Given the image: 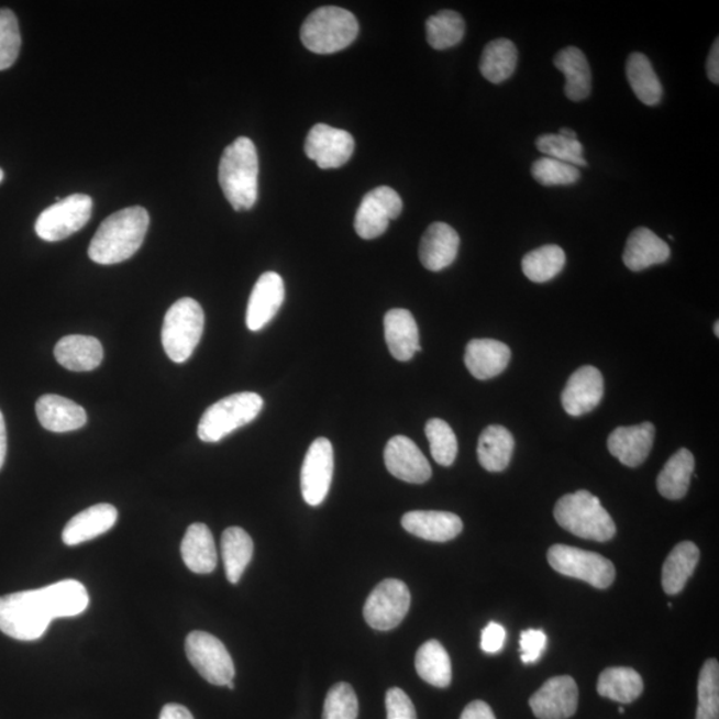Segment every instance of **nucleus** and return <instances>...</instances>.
I'll list each match as a JSON object with an SVG mask.
<instances>
[{
    "label": "nucleus",
    "instance_id": "f257e3e1",
    "mask_svg": "<svg viewBox=\"0 0 719 719\" xmlns=\"http://www.w3.org/2000/svg\"><path fill=\"white\" fill-rule=\"evenodd\" d=\"M148 225L150 214L143 207H129L112 213L95 233L88 256L102 266L129 261L142 247Z\"/></svg>",
    "mask_w": 719,
    "mask_h": 719
},
{
    "label": "nucleus",
    "instance_id": "f03ea898",
    "mask_svg": "<svg viewBox=\"0 0 719 719\" xmlns=\"http://www.w3.org/2000/svg\"><path fill=\"white\" fill-rule=\"evenodd\" d=\"M258 156L250 137H237L224 150L219 182L233 210L247 211L257 200Z\"/></svg>",
    "mask_w": 719,
    "mask_h": 719
},
{
    "label": "nucleus",
    "instance_id": "7ed1b4c3",
    "mask_svg": "<svg viewBox=\"0 0 719 719\" xmlns=\"http://www.w3.org/2000/svg\"><path fill=\"white\" fill-rule=\"evenodd\" d=\"M55 620L43 589L0 597V630L19 641H35Z\"/></svg>",
    "mask_w": 719,
    "mask_h": 719
},
{
    "label": "nucleus",
    "instance_id": "20e7f679",
    "mask_svg": "<svg viewBox=\"0 0 719 719\" xmlns=\"http://www.w3.org/2000/svg\"><path fill=\"white\" fill-rule=\"evenodd\" d=\"M553 513L561 528L579 539L605 542L616 535L613 519L588 490L561 497Z\"/></svg>",
    "mask_w": 719,
    "mask_h": 719
},
{
    "label": "nucleus",
    "instance_id": "39448f33",
    "mask_svg": "<svg viewBox=\"0 0 719 719\" xmlns=\"http://www.w3.org/2000/svg\"><path fill=\"white\" fill-rule=\"evenodd\" d=\"M358 35V23L349 10L325 5L302 23L301 42L314 54H334L351 46Z\"/></svg>",
    "mask_w": 719,
    "mask_h": 719
},
{
    "label": "nucleus",
    "instance_id": "423d86ee",
    "mask_svg": "<svg viewBox=\"0 0 719 719\" xmlns=\"http://www.w3.org/2000/svg\"><path fill=\"white\" fill-rule=\"evenodd\" d=\"M204 331V312L197 300L182 298L164 317L163 349L174 363H186L192 356Z\"/></svg>",
    "mask_w": 719,
    "mask_h": 719
},
{
    "label": "nucleus",
    "instance_id": "0eeeda50",
    "mask_svg": "<svg viewBox=\"0 0 719 719\" xmlns=\"http://www.w3.org/2000/svg\"><path fill=\"white\" fill-rule=\"evenodd\" d=\"M264 401L255 392H240L214 402L201 416L198 434L204 443H218L236 429L250 424L262 412Z\"/></svg>",
    "mask_w": 719,
    "mask_h": 719
},
{
    "label": "nucleus",
    "instance_id": "6e6552de",
    "mask_svg": "<svg viewBox=\"0 0 719 719\" xmlns=\"http://www.w3.org/2000/svg\"><path fill=\"white\" fill-rule=\"evenodd\" d=\"M549 564L563 576L582 579L597 589H607L616 579V567L601 554L583 549L553 545L547 551Z\"/></svg>",
    "mask_w": 719,
    "mask_h": 719
},
{
    "label": "nucleus",
    "instance_id": "1a4fd4ad",
    "mask_svg": "<svg viewBox=\"0 0 719 719\" xmlns=\"http://www.w3.org/2000/svg\"><path fill=\"white\" fill-rule=\"evenodd\" d=\"M92 214V199L75 193L46 208L35 223L36 235L46 242H60L84 229Z\"/></svg>",
    "mask_w": 719,
    "mask_h": 719
},
{
    "label": "nucleus",
    "instance_id": "9d476101",
    "mask_svg": "<svg viewBox=\"0 0 719 719\" xmlns=\"http://www.w3.org/2000/svg\"><path fill=\"white\" fill-rule=\"evenodd\" d=\"M189 662L201 677L217 686H226L235 677V665L224 643L206 632L189 633L186 640Z\"/></svg>",
    "mask_w": 719,
    "mask_h": 719
},
{
    "label": "nucleus",
    "instance_id": "9b49d317",
    "mask_svg": "<svg viewBox=\"0 0 719 719\" xmlns=\"http://www.w3.org/2000/svg\"><path fill=\"white\" fill-rule=\"evenodd\" d=\"M411 608V591L399 579H386L376 586L364 605V618L370 628L387 632L400 626Z\"/></svg>",
    "mask_w": 719,
    "mask_h": 719
},
{
    "label": "nucleus",
    "instance_id": "f8f14e48",
    "mask_svg": "<svg viewBox=\"0 0 719 719\" xmlns=\"http://www.w3.org/2000/svg\"><path fill=\"white\" fill-rule=\"evenodd\" d=\"M402 200L395 189L381 186L372 189L360 203L355 230L360 237L372 240L387 231L390 220L400 217Z\"/></svg>",
    "mask_w": 719,
    "mask_h": 719
},
{
    "label": "nucleus",
    "instance_id": "ddd939ff",
    "mask_svg": "<svg viewBox=\"0 0 719 719\" xmlns=\"http://www.w3.org/2000/svg\"><path fill=\"white\" fill-rule=\"evenodd\" d=\"M334 468L333 446L324 438L314 440L301 468V494L308 506L319 507L330 494Z\"/></svg>",
    "mask_w": 719,
    "mask_h": 719
},
{
    "label": "nucleus",
    "instance_id": "4468645a",
    "mask_svg": "<svg viewBox=\"0 0 719 719\" xmlns=\"http://www.w3.org/2000/svg\"><path fill=\"white\" fill-rule=\"evenodd\" d=\"M305 150L309 159L320 168H339L351 159L355 141L350 132L319 123L309 131Z\"/></svg>",
    "mask_w": 719,
    "mask_h": 719
},
{
    "label": "nucleus",
    "instance_id": "2eb2a0df",
    "mask_svg": "<svg viewBox=\"0 0 719 719\" xmlns=\"http://www.w3.org/2000/svg\"><path fill=\"white\" fill-rule=\"evenodd\" d=\"M533 715L539 719H567L578 706V687L569 676L547 679L529 699Z\"/></svg>",
    "mask_w": 719,
    "mask_h": 719
},
{
    "label": "nucleus",
    "instance_id": "dca6fc26",
    "mask_svg": "<svg viewBox=\"0 0 719 719\" xmlns=\"http://www.w3.org/2000/svg\"><path fill=\"white\" fill-rule=\"evenodd\" d=\"M384 462L390 475L409 484H424L432 477V468L424 453L407 436H395L384 451Z\"/></svg>",
    "mask_w": 719,
    "mask_h": 719
},
{
    "label": "nucleus",
    "instance_id": "f3484780",
    "mask_svg": "<svg viewBox=\"0 0 719 719\" xmlns=\"http://www.w3.org/2000/svg\"><path fill=\"white\" fill-rule=\"evenodd\" d=\"M604 397V377L591 365L578 368L567 380L561 395L565 412L579 418L599 406Z\"/></svg>",
    "mask_w": 719,
    "mask_h": 719
},
{
    "label": "nucleus",
    "instance_id": "a211bd4d",
    "mask_svg": "<svg viewBox=\"0 0 719 719\" xmlns=\"http://www.w3.org/2000/svg\"><path fill=\"white\" fill-rule=\"evenodd\" d=\"M286 299V287L283 277L276 273H266L258 277L247 307L248 330L262 331L273 320Z\"/></svg>",
    "mask_w": 719,
    "mask_h": 719
},
{
    "label": "nucleus",
    "instance_id": "6ab92c4d",
    "mask_svg": "<svg viewBox=\"0 0 719 719\" xmlns=\"http://www.w3.org/2000/svg\"><path fill=\"white\" fill-rule=\"evenodd\" d=\"M655 438V428L652 422H642L640 425L620 427L610 433L608 450L618 462L629 468H635L645 463L651 454Z\"/></svg>",
    "mask_w": 719,
    "mask_h": 719
},
{
    "label": "nucleus",
    "instance_id": "aec40b11",
    "mask_svg": "<svg viewBox=\"0 0 719 719\" xmlns=\"http://www.w3.org/2000/svg\"><path fill=\"white\" fill-rule=\"evenodd\" d=\"M460 248V236L446 223H433L428 226L420 243V262L428 270L440 273L456 261Z\"/></svg>",
    "mask_w": 719,
    "mask_h": 719
},
{
    "label": "nucleus",
    "instance_id": "412c9836",
    "mask_svg": "<svg viewBox=\"0 0 719 719\" xmlns=\"http://www.w3.org/2000/svg\"><path fill=\"white\" fill-rule=\"evenodd\" d=\"M401 526L416 538L446 542L463 532V521L457 515L438 510H413L402 516Z\"/></svg>",
    "mask_w": 719,
    "mask_h": 719
},
{
    "label": "nucleus",
    "instance_id": "4be33fe9",
    "mask_svg": "<svg viewBox=\"0 0 719 719\" xmlns=\"http://www.w3.org/2000/svg\"><path fill=\"white\" fill-rule=\"evenodd\" d=\"M512 352L507 344L494 339H475L466 345V369L477 380H489L507 369Z\"/></svg>",
    "mask_w": 719,
    "mask_h": 719
},
{
    "label": "nucleus",
    "instance_id": "5701e85b",
    "mask_svg": "<svg viewBox=\"0 0 719 719\" xmlns=\"http://www.w3.org/2000/svg\"><path fill=\"white\" fill-rule=\"evenodd\" d=\"M384 333L390 355L399 362H409L421 352L419 327L407 309H390L384 318Z\"/></svg>",
    "mask_w": 719,
    "mask_h": 719
},
{
    "label": "nucleus",
    "instance_id": "b1692460",
    "mask_svg": "<svg viewBox=\"0 0 719 719\" xmlns=\"http://www.w3.org/2000/svg\"><path fill=\"white\" fill-rule=\"evenodd\" d=\"M671 247L652 230L639 226L628 237L622 261L633 273L664 264L671 257Z\"/></svg>",
    "mask_w": 719,
    "mask_h": 719
},
{
    "label": "nucleus",
    "instance_id": "393cba45",
    "mask_svg": "<svg viewBox=\"0 0 719 719\" xmlns=\"http://www.w3.org/2000/svg\"><path fill=\"white\" fill-rule=\"evenodd\" d=\"M36 416L42 427L49 432L78 431L87 422L84 407L58 395H44L36 401Z\"/></svg>",
    "mask_w": 719,
    "mask_h": 719
},
{
    "label": "nucleus",
    "instance_id": "a878e982",
    "mask_svg": "<svg viewBox=\"0 0 719 719\" xmlns=\"http://www.w3.org/2000/svg\"><path fill=\"white\" fill-rule=\"evenodd\" d=\"M118 510L111 504H98L73 517L67 522L62 539L68 546L84 544L109 532L115 526Z\"/></svg>",
    "mask_w": 719,
    "mask_h": 719
},
{
    "label": "nucleus",
    "instance_id": "bb28decb",
    "mask_svg": "<svg viewBox=\"0 0 719 719\" xmlns=\"http://www.w3.org/2000/svg\"><path fill=\"white\" fill-rule=\"evenodd\" d=\"M54 355L62 367L73 372H90L103 362V346L98 339L69 334L56 344Z\"/></svg>",
    "mask_w": 719,
    "mask_h": 719
},
{
    "label": "nucleus",
    "instance_id": "cd10ccee",
    "mask_svg": "<svg viewBox=\"0 0 719 719\" xmlns=\"http://www.w3.org/2000/svg\"><path fill=\"white\" fill-rule=\"evenodd\" d=\"M180 552L188 569L193 573L208 574L217 569V546L210 529L204 523H192L187 529Z\"/></svg>",
    "mask_w": 719,
    "mask_h": 719
},
{
    "label": "nucleus",
    "instance_id": "c85d7f7f",
    "mask_svg": "<svg viewBox=\"0 0 719 719\" xmlns=\"http://www.w3.org/2000/svg\"><path fill=\"white\" fill-rule=\"evenodd\" d=\"M554 66L565 75V95L572 102H582L591 92V71L582 49L565 47L554 56Z\"/></svg>",
    "mask_w": 719,
    "mask_h": 719
},
{
    "label": "nucleus",
    "instance_id": "c756f323",
    "mask_svg": "<svg viewBox=\"0 0 719 719\" xmlns=\"http://www.w3.org/2000/svg\"><path fill=\"white\" fill-rule=\"evenodd\" d=\"M515 439L502 425H489L479 434L477 457L483 468L488 472L506 471L512 460Z\"/></svg>",
    "mask_w": 719,
    "mask_h": 719
},
{
    "label": "nucleus",
    "instance_id": "7c9ffc66",
    "mask_svg": "<svg viewBox=\"0 0 719 719\" xmlns=\"http://www.w3.org/2000/svg\"><path fill=\"white\" fill-rule=\"evenodd\" d=\"M699 549L690 541L679 542L668 554L662 567V588L666 595L676 596L685 589L699 561Z\"/></svg>",
    "mask_w": 719,
    "mask_h": 719
},
{
    "label": "nucleus",
    "instance_id": "2f4dec72",
    "mask_svg": "<svg viewBox=\"0 0 719 719\" xmlns=\"http://www.w3.org/2000/svg\"><path fill=\"white\" fill-rule=\"evenodd\" d=\"M693 453L689 450L677 451L660 472L657 477V489L662 497L667 500H681L689 490L692 476L694 473Z\"/></svg>",
    "mask_w": 719,
    "mask_h": 719
},
{
    "label": "nucleus",
    "instance_id": "473e14b6",
    "mask_svg": "<svg viewBox=\"0 0 719 719\" xmlns=\"http://www.w3.org/2000/svg\"><path fill=\"white\" fill-rule=\"evenodd\" d=\"M517 62H519V52L516 44L506 37H500L491 41L484 48L479 59V71L490 84L500 85L512 77Z\"/></svg>",
    "mask_w": 719,
    "mask_h": 719
},
{
    "label": "nucleus",
    "instance_id": "72a5a7b5",
    "mask_svg": "<svg viewBox=\"0 0 719 719\" xmlns=\"http://www.w3.org/2000/svg\"><path fill=\"white\" fill-rule=\"evenodd\" d=\"M599 696L618 704H632L641 697L643 681L632 667H608L599 674Z\"/></svg>",
    "mask_w": 719,
    "mask_h": 719
},
{
    "label": "nucleus",
    "instance_id": "f704fd0d",
    "mask_svg": "<svg viewBox=\"0 0 719 719\" xmlns=\"http://www.w3.org/2000/svg\"><path fill=\"white\" fill-rule=\"evenodd\" d=\"M222 557L226 578L231 584H237L254 557L251 535L242 528L225 529L222 535Z\"/></svg>",
    "mask_w": 719,
    "mask_h": 719
},
{
    "label": "nucleus",
    "instance_id": "c9c22d12",
    "mask_svg": "<svg viewBox=\"0 0 719 719\" xmlns=\"http://www.w3.org/2000/svg\"><path fill=\"white\" fill-rule=\"evenodd\" d=\"M627 78L640 102L651 107L660 104L664 88L646 55L634 53L629 56Z\"/></svg>",
    "mask_w": 719,
    "mask_h": 719
},
{
    "label": "nucleus",
    "instance_id": "e433bc0d",
    "mask_svg": "<svg viewBox=\"0 0 719 719\" xmlns=\"http://www.w3.org/2000/svg\"><path fill=\"white\" fill-rule=\"evenodd\" d=\"M416 671L425 683L444 689L452 683V664L450 654L436 640L424 643L416 654Z\"/></svg>",
    "mask_w": 719,
    "mask_h": 719
},
{
    "label": "nucleus",
    "instance_id": "4c0bfd02",
    "mask_svg": "<svg viewBox=\"0 0 719 719\" xmlns=\"http://www.w3.org/2000/svg\"><path fill=\"white\" fill-rule=\"evenodd\" d=\"M42 589L54 618L79 616L90 604L85 585L75 579H66V582L48 585Z\"/></svg>",
    "mask_w": 719,
    "mask_h": 719
},
{
    "label": "nucleus",
    "instance_id": "58836bf2",
    "mask_svg": "<svg viewBox=\"0 0 719 719\" xmlns=\"http://www.w3.org/2000/svg\"><path fill=\"white\" fill-rule=\"evenodd\" d=\"M565 264V251L556 244H547L523 256L521 268L529 280L542 284L563 273Z\"/></svg>",
    "mask_w": 719,
    "mask_h": 719
},
{
    "label": "nucleus",
    "instance_id": "ea45409f",
    "mask_svg": "<svg viewBox=\"0 0 719 719\" xmlns=\"http://www.w3.org/2000/svg\"><path fill=\"white\" fill-rule=\"evenodd\" d=\"M425 31L427 41L432 48L447 49L463 41L465 22L458 12L444 10L428 19Z\"/></svg>",
    "mask_w": 719,
    "mask_h": 719
},
{
    "label": "nucleus",
    "instance_id": "a19ab883",
    "mask_svg": "<svg viewBox=\"0 0 719 719\" xmlns=\"http://www.w3.org/2000/svg\"><path fill=\"white\" fill-rule=\"evenodd\" d=\"M696 719H719V664L715 659L706 661L699 673Z\"/></svg>",
    "mask_w": 719,
    "mask_h": 719
},
{
    "label": "nucleus",
    "instance_id": "79ce46f5",
    "mask_svg": "<svg viewBox=\"0 0 719 719\" xmlns=\"http://www.w3.org/2000/svg\"><path fill=\"white\" fill-rule=\"evenodd\" d=\"M425 434L434 462L441 466H451L458 452L457 438L451 425L444 420H429L425 425Z\"/></svg>",
    "mask_w": 719,
    "mask_h": 719
},
{
    "label": "nucleus",
    "instance_id": "37998d69",
    "mask_svg": "<svg viewBox=\"0 0 719 719\" xmlns=\"http://www.w3.org/2000/svg\"><path fill=\"white\" fill-rule=\"evenodd\" d=\"M541 154L574 167H586L588 162L584 157V146L577 139H567L560 134H544L535 141Z\"/></svg>",
    "mask_w": 719,
    "mask_h": 719
},
{
    "label": "nucleus",
    "instance_id": "c03bdc74",
    "mask_svg": "<svg viewBox=\"0 0 719 719\" xmlns=\"http://www.w3.org/2000/svg\"><path fill=\"white\" fill-rule=\"evenodd\" d=\"M531 172L534 180L546 187L571 186L582 178L577 167L546 156L534 162Z\"/></svg>",
    "mask_w": 719,
    "mask_h": 719
},
{
    "label": "nucleus",
    "instance_id": "a18cd8bd",
    "mask_svg": "<svg viewBox=\"0 0 719 719\" xmlns=\"http://www.w3.org/2000/svg\"><path fill=\"white\" fill-rule=\"evenodd\" d=\"M21 31L18 19L9 9L0 10V71L10 68L21 52Z\"/></svg>",
    "mask_w": 719,
    "mask_h": 719
},
{
    "label": "nucleus",
    "instance_id": "49530a36",
    "mask_svg": "<svg viewBox=\"0 0 719 719\" xmlns=\"http://www.w3.org/2000/svg\"><path fill=\"white\" fill-rule=\"evenodd\" d=\"M358 701L350 684L339 683L327 694L323 719H357Z\"/></svg>",
    "mask_w": 719,
    "mask_h": 719
},
{
    "label": "nucleus",
    "instance_id": "de8ad7c7",
    "mask_svg": "<svg viewBox=\"0 0 719 719\" xmlns=\"http://www.w3.org/2000/svg\"><path fill=\"white\" fill-rule=\"evenodd\" d=\"M546 641V634L540 629H529L522 632L520 646L523 664L528 665L538 662L545 651Z\"/></svg>",
    "mask_w": 719,
    "mask_h": 719
},
{
    "label": "nucleus",
    "instance_id": "09e8293b",
    "mask_svg": "<svg viewBox=\"0 0 719 719\" xmlns=\"http://www.w3.org/2000/svg\"><path fill=\"white\" fill-rule=\"evenodd\" d=\"M386 706L388 719H418L411 698L399 687L388 690Z\"/></svg>",
    "mask_w": 719,
    "mask_h": 719
},
{
    "label": "nucleus",
    "instance_id": "8fccbe9b",
    "mask_svg": "<svg viewBox=\"0 0 719 719\" xmlns=\"http://www.w3.org/2000/svg\"><path fill=\"white\" fill-rule=\"evenodd\" d=\"M507 632L500 623L490 622L483 630L482 649L485 653L494 654L501 651L506 643Z\"/></svg>",
    "mask_w": 719,
    "mask_h": 719
},
{
    "label": "nucleus",
    "instance_id": "3c124183",
    "mask_svg": "<svg viewBox=\"0 0 719 719\" xmlns=\"http://www.w3.org/2000/svg\"><path fill=\"white\" fill-rule=\"evenodd\" d=\"M460 719H497L494 710L484 701H473L463 711Z\"/></svg>",
    "mask_w": 719,
    "mask_h": 719
},
{
    "label": "nucleus",
    "instance_id": "603ef678",
    "mask_svg": "<svg viewBox=\"0 0 719 719\" xmlns=\"http://www.w3.org/2000/svg\"><path fill=\"white\" fill-rule=\"evenodd\" d=\"M706 73H708V77L711 84L715 85L719 84V41L718 40H716L715 44H712V47L710 49V54L708 56V63H706Z\"/></svg>",
    "mask_w": 719,
    "mask_h": 719
},
{
    "label": "nucleus",
    "instance_id": "864d4df0",
    "mask_svg": "<svg viewBox=\"0 0 719 719\" xmlns=\"http://www.w3.org/2000/svg\"><path fill=\"white\" fill-rule=\"evenodd\" d=\"M159 719H193L191 711L178 704L164 706Z\"/></svg>",
    "mask_w": 719,
    "mask_h": 719
},
{
    "label": "nucleus",
    "instance_id": "5fc2aeb1",
    "mask_svg": "<svg viewBox=\"0 0 719 719\" xmlns=\"http://www.w3.org/2000/svg\"><path fill=\"white\" fill-rule=\"evenodd\" d=\"M5 454H8V432H5L3 413L0 412V469L4 464Z\"/></svg>",
    "mask_w": 719,
    "mask_h": 719
},
{
    "label": "nucleus",
    "instance_id": "6e6d98bb",
    "mask_svg": "<svg viewBox=\"0 0 719 719\" xmlns=\"http://www.w3.org/2000/svg\"><path fill=\"white\" fill-rule=\"evenodd\" d=\"M558 134L567 139H577L576 132L571 129H561Z\"/></svg>",
    "mask_w": 719,
    "mask_h": 719
},
{
    "label": "nucleus",
    "instance_id": "4d7b16f0",
    "mask_svg": "<svg viewBox=\"0 0 719 719\" xmlns=\"http://www.w3.org/2000/svg\"><path fill=\"white\" fill-rule=\"evenodd\" d=\"M715 333H716V336L719 338V323H718V321H716V324H715Z\"/></svg>",
    "mask_w": 719,
    "mask_h": 719
},
{
    "label": "nucleus",
    "instance_id": "13d9d810",
    "mask_svg": "<svg viewBox=\"0 0 719 719\" xmlns=\"http://www.w3.org/2000/svg\"><path fill=\"white\" fill-rule=\"evenodd\" d=\"M3 178H4V173H3V169H2V168H0V181H2V180H3Z\"/></svg>",
    "mask_w": 719,
    "mask_h": 719
},
{
    "label": "nucleus",
    "instance_id": "bf43d9fd",
    "mask_svg": "<svg viewBox=\"0 0 719 719\" xmlns=\"http://www.w3.org/2000/svg\"><path fill=\"white\" fill-rule=\"evenodd\" d=\"M226 687H230V689H235V685H233L232 681L231 683L226 684Z\"/></svg>",
    "mask_w": 719,
    "mask_h": 719
}]
</instances>
